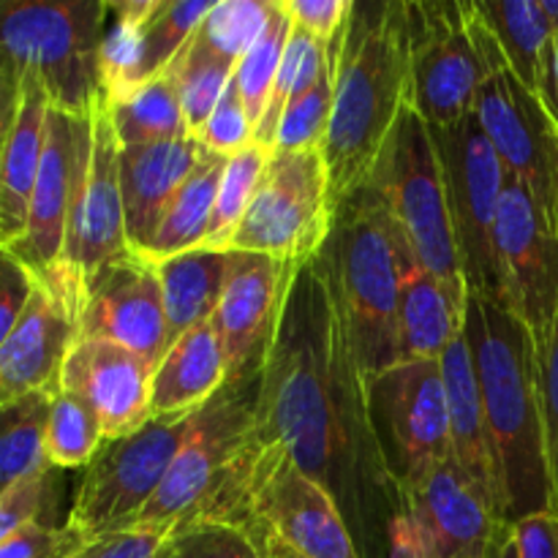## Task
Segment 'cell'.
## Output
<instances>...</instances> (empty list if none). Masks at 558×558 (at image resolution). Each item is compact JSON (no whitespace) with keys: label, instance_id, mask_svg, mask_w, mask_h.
<instances>
[{"label":"cell","instance_id":"obj_9","mask_svg":"<svg viewBox=\"0 0 558 558\" xmlns=\"http://www.w3.org/2000/svg\"><path fill=\"white\" fill-rule=\"evenodd\" d=\"M469 25L483 54L485 76L474 101V118L499 153L507 174L521 180L534 194L537 205L558 232V174H556V140L548 114L539 107L537 96L529 93L512 74L505 52L496 44L494 33L469 3Z\"/></svg>","mask_w":558,"mask_h":558},{"label":"cell","instance_id":"obj_7","mask_svg":"<svg viewBox=\"0 0 558 558\" xmlns=\"http://www.w3.org/2000/svg\"><path fill=\"white\" fill-rule=\"evenodd\" d=\"M232 526L256 545L281 539L303 558H360L336 496L292 461L281 445L256 439L234 501Z\"/></svg>","mask_w":558,"mask_h":558},{"label":"cell","instance_id":"obj_42","mask_svg":"<svg viewBox=\"0 0 558 558\" xmlns=\"http://www.w3.org/2000/svg\"><path fill=\"white\" fill-rule=\"evenodd\" d=\"M156 558H265L245 532L221 523H185L169 532Z\"/></svg>","mask_w":558,"mask_h":558},{"label":"cell","instance_id":"obj_53","mask_svg":"<svg viewBox=\"0 0 558 558\" xmlns=\"http://www.w3.org/2000/svg\"><path fill=\"white\" fill-rule=\"evenodd\" d=\"M537 101L558 134V33H554L550 44L545 47L543 63H539Z\"/></svg>","mask_w":558,"mask_h":558},{"label":"cell","instance_id":"obj_25","mask_svg":"<svg viewBox=\"0 0 558 558\" xmlns=\"http://www.w3.org/2000/svg\"><path fill=\"white\" fill-rule=\"evenodd\" d=\"M227 360L213 319L191 327L169 343L163 357L153 368V417L199 412L227 387Z\"/></svg>","mask_w":558,"mask_h":558},{"label":"cell","instance_id":"obj_11","mask_svg":"<svg viewBox=\"0 0 558 558\" xmlns=\"http://www.w3.org/2000/svg\"><path fill=\"white\" fill-rule=\"evenodd\" d=\"M194 417L196 412L153 417L123 439L104 441L85 466L65 523L85 539L134 526L142 507L161 488Z\"/></svg>","mask_w":558,"mask_h":558},{"label":"cell","instance_id":"obj_35","mask_svg":"<svg viewBox=\"0 0 558 558\" xmlns=\"http://www.w3.org/2000/svg\"><path fill=\"white\" fill-rule=\"evenodd\" d=\"M270 147L254 140L245 150H240L238 156L227 158V169H223L221 185H218L210 227H207L205 243H202L199 248H232L234 232H238L240 221H243L251 202H254V194L256 189H259L267 163H270Z\"/></svg>","mask_w":558,"mask_h":558},{"label":"cell","instance_id":"obj_27","mask_svg":"<svg viewBox=\"0 0 558 558\" xmlns=\"http://www.w3.org/2000/svg\"><path fill=\"white\" fill-rule=\"evenodd\" d=\"M466 303L412 262L403 276L398 305V363L441 360L447 347L463 332Z\"/></svg>","mask_w":558,"mask_h":558},{"label":"cell","instance_id":"obj_32","mask_svg":"<svg viewBox=\"0 0 558 558\" xmlns=\"http://www.w3.org/2000/svg\"><path fill=\"white\" fill-rule=\"evenodd\" d=\"M161 3L163 0H114V3H107V27H104L101 52H98L104 101H120L136 87L142 31L156 16Z\"/></svg>","mask_w":558,"mask_h":558},{"label":"cell","instance_id":"obj_10","mask_svg":"<svg viewBox=\"0 0 558 558\" xmlns=\"http://www.w3.org/2000/svg\"><path fill=\"white\" fill-rule=\"evenodd\" d=\"M90 158L76 189L65 223L63 254L52 276L44 278L76 314H82L87 287L112 262L131 254L125 238V207L120 191V142L104 96L90 109Z\"/></svg>","mask_w":558,"mask_h":558},{"label":"cell","instance_id":"obj_56","mask_svg":"<svg viewBox=\"0 0 558 558\" xmlns=\"http://www.w3.org/2000/svg\"><path fill=\"white\" fill-rule=\"evenodd\" d=\"M539 5H543V14L548 16L554 33H558V0H539Z\"/></svg>","mask_w":558,"mask_h":558},{"label":"cell","instance_id":"obj_58","mask_svg":"<svg viewBox=\"0 0 558 558\" xmlns=\"http://www.w3.org/2000/svg\"><path fill=\"white\" fill-rule=\"evenodd\" d=\"M0 245H5V240H3V234H0Z\"/></svg>","mask_w":558,"mask_h":558},{"label":"cell","instance_id":"obj_8","mask_svg":"<svg viewBox=\"0 0 558 558\" xmlns=\"http://www.w3.org/2000/svg\"><path fill=\"white\" fill-rule=\"evenodd\" d=\"M256 379L259 376L227 381V387L196 412L161 488L142 507L134 526H185L221 494L256 439Z\"/></svg>","mask_w":558,"mask_h":558},{"label":"cell","instance_id":"obj_2","mask_svg":"<svg viewBox=\"0 0 558 558\" xmlns=\"http://www.w3.org/2000/svg\"><path fill=\"white\" fill-rule=\"evenodd\" d=\"M499 472L507 523L554 512L537 347L496 294L469 292L463 325Z\"/></svg>","mask_w":558,"mask_h":558},{"label":"cell","instance_id":"obj_31","mask_svg":"<svg viewBox=\"0 0 558 558\" xmlns=\"http://www.w3.org/2000/svg\"><path fill=\"white\" fill-rule=\"evenodd\" d=\"M114 136L120 147L153 145V142L183 140L189 134L183 107H180L178 80L172 71L142 82L120 101H107Z\"/></svg>","mask_w":558,"mask_h":558},{"label":"cell","instance_id":"obj_40","mask_svg":"<svg viewBox=\"0 0 558 558\" xmlns=\"http://www.w3.org/2000/svg\"><path fill=\"white\" fill-rule=\"evenodd\" d=\"M272 0H216L194 33L196 41L238 65L270 22Z\"/></svg>","mask_w":558,"mask_h":558},{"label":"cell","instance_id":"obj_4","mask_svg":"<svg viewBox=\"0 0 558 558\" xmlns=\"http://www.w3.org/2000/svg\"><path fill=\"white\" fill-rule=\"evenodd\" d=\"M412 262V251L374 185L365 183L336 207L316 265L325 272L365 385L398 363V305Z\"/></svg>","mask_w":558,"mask_h":558},{"label":"cell","instance_id":"obj_13","mask_svg":"<svg viewBox=\"0 0 558 558\" xmlns=\"http://www.w3.org/2000/svg\"><path fill=\"white\" fill-rule=\"evenodd\" d=\"M368 414L390 477L401 490L452 458L450 412L439 360L396 363L368 381Z\"/></svg>","mask_w":558,"mask_h":558},{"label":"cell","instance_id":"obj_3","mask_svg":"<svg viewBox=\"0 0 558 558\" xmlns=\"http://www.w3.org/2000/svg\"><path fill=\"white\" fill-rule=\"evenodd\" d=\"M407 104H412L407 3H354L338 44L332 118L322 145L332 207L368 183Z\"/></svg>","mask_w":558,"mask_h":558},{"label":"cell","instance_id":"obj_30","mask_svg":"<svg viewBox=\"0 0 558 558\" xmlns=\"http://www.w3.org/2000/svg\"><path fill=\"white\" fill-rule=\"evenodd\" d=\"M474 9L494 33L512 74L537 96L539 63L554 38V27L543 14L539 0H474Z\"/></svg>","mask_w":558,"mask_h":558},{"label":"cell","instance_id":"obj_23","mask_svg":"<svg viewBox=\"0 0 558 558\" xmlns=\"http://www.w3.org/2000/svg\"><path fill=\"white\" fill-rule=\"evenodd\" d=\"M205 153L196 136L120 147V191L131 251L142 254L150 245L163 213L196 172Z\"/></svg>","mask_w":558,"mask_h":558},{"label":"cell","instance_id":"obj_29","mask_svg":"<svg viewBox=\"0 0 558 558\" xmlns=\"http://www.w3.org/2000/svg\"><path fill=\"white\" fill-rule=\"evenodd\" d=\"M223 169H227V158L205 153L196 172L185 180L172 205L167 207L150 245L142 251V256H147L150 262H161L169 256L185 254L191 248H199L205 243Z\"/></svg>","mask_w":558,"mask_h":558},{"label":"cell","instance_id":"obj_36","mask_svg":"<svg viewBox=\"0 0 558 558\" xmlns=\"http://www.w3.org/2000/svg\"><path fill=\"white\" fill-rule=\"evenodd\" d=\"M169 71H172L174 80H178L180 107H183L189 134L196 136L202 125L207 123V118L213 114V109L218 107V101H221V96L227 93V87L232 85L234 63H229L221 54L202 47V44L191 36V41L185 44L183 52L174 58Z\"/></svg>","mask_w":558,"mask_h":558},{"label":"cell","instance_id":"obj_38","mask_svg":"<svg viewBox=\"0 0 558 558\" xmlns=\"http://www.w3.org/2000/svg\"><path fill=\"white\" fill-rule=\"evenodd\" d=\"M104 428L82 398L60 390L52 398L44 430V458L52 469H82L104 445Z\"/></svg>","mask_w":558,"mask_h":558},{"label":"cell","instance_id":"obj_15","mask_svg":"<svg viewBox=\"0 0 558 558\" xmlns=\"http://www.w3.org/2000/svg\"><path fill=\"white\" fill-rule=\"evenodd\" d=\"M430 136L445 172L447 202L469 292L499 298L494 270V221L507 183L505 163L480 129L474 112L456 125L430 129Z\"/></svg>","mask_w":558,"mask_h":558},{"label":"cell","instance_id":"obj_54","mask_svg":"<svg viewBox=\"0 0 558 558\" xmlns=\"http://www.w3.org/2000/svg\"><path fill=\"white\" fill-rule=\"evenodd\" d=\"M485 558H521L518 556V543H515V534H512V523H507L501 529V534L496 537V543L490 545L488 556Z\"/></svg>","mask_w":558,"mask_h":558},{"label":"cell","instance_id":"obj_6","mask_svg":"<svg viewBox=\"0 0 558 558\" xmlns=\"http://www.w3.org/2000/svg\"><path fill=\"white\" fill-rule=\"evenodd\" d=\"M107 14L104 0H0V52L41 80L52 107L90 114Z\"/></svg>","mask_w":558,"mask_h":558},{"label":"cell","instance_id":"obj_14","mask_svg":"<svg viewBox=\"0 0 558 558\" xmlns=\"http://www.w3.org/2000/svg\"><path fill=\"white\" fill-rule=\"evenodd\" d=\"M499 298L543 349L558 314V232L532 191L507 174L494 221Z\"/></svg>","mask_w":558,"mask_h":558},{"label":"cell","instance_id":"obj_45","mask_svg":"<svg viewBox=\"0 0 558 558\" xmlns=\"http://www.w3.org/2000/svg\"><path fill=\"white\" fill-rule=\"evenodd\" d=\"M172 529L129 526L82 539L60 558H156Z\"/></svg>","mask_w":558,"mask_h":558},{"label":"cell","instance_id":"obj_5","mask_svg":"<svg viewBox=\"0 0 558 558\" xmlns=\"http://www.w3.org/2000/svg\"><path fill=\"white\" fill-rule=\"evenodd\" d=\"M368 185L387 205L414 262L466 303L469 283L452 229L445 172L428 123L412 104L398 118Z\"/></svg>","mask_w":558,"mask_h":558},{"label":"cell","instance_id":"obj_18","mask_svg":"<svg viewBox=\"0 0 558 558\" xmlns=\"http://www.w3.org/2000/svg\"><path fill=\"white\" fill-rule=\"evenodd\" d=\"M80 338L123 347L156 368L172 338L158 270L147 256L131 251L93 278L80 314Z\"/></svg>","mask_w":558,"mask_h":558},{"label":"cell","instance_id":"obj_51","mask_svg":"<svg viewBox=\"0 0 558 558\" xmlns=\"http://www.w3.org/2000/svg\"><path fill=\"white\" fill-rule=\"evenodd\" d=\"M22 80H25V74H22L20 65L0 52V156H3L5 142L14 131L16 118H20Z\"/></svg>","mask_w":558,"mask_h":558},{"label":"cell","instance_id":"obj_33","mask_svg":"<svg viewBox=\"0 0 558 558\" xmlns=\"http://www.w3.org/2000/svg\"><path fill=\"white\" fill-rule=\"evenodd\" d=\"M52 398L49 392H36L0 407V496L22 480L52 469L44 458V430Z\"/></svg>","mask_w":558,"mask_h":558},{"label":"cell","instance_id":"obj_50","mask_svg":"<svg viewBox=\"0 0 558 558\" xmlns=\"http://www.w3.org/2000/svg\"><path fill=\"white\" fill-rule=\"evenodd\" d=\"M521 558H558V515L539 512L512 523Z\"/></svg>","mask_w":558,"mask_h":558},{"label":"cell","instance_id":"obj_24","mask_svg":"<svg viewBox=\"0 0 558 558\" xmlns=\"http://www.w3.org/2000/svg\"><path fill=\"white\" fill-rule=\"evenodd\" d=\"M439 365L445 376L447 412H450L452 461L477 483V488L494 501L499 515L505 518V499H501L494 445H490L488 420H485L483 392H480L472 352L463 332L447 347Z\"/></svg>","mask_w":558,"mask_h":558},{"label":"cell","instance_id":"obj_55","mask_svg":"<svg viewBox=\"0 0 558 558\" xmlns=\"http://www.w3.org/2000/svg\"><path fill=\"white\" fill-rule=\"evenodd\" d=\"M262 554H265V558H303L298 550H292L289 545H283L281 539L276 537H267L265 543H262Z\"/></svg>","mask_w":558,"mask_h":558},{"label":"cell","instance_id":"obj_20","mask_svg":"<svg viewBox=\"0 0 558 558\" xmlns=\"http://www.w3.org/2000/svg\"><path fill=\"white\" fill-rule=\"evenodd\" d=\"M428 558H485L507 526L494 501L456 461L436 463L401 490V507Z\"/></svg>","mask_w":558,"mask_h":558},{"label":"cell","instance_id":"obj_21","mask_svg":"<svg viewBox=\"0 0 558 558\" xmlns=\"http://www.w3.org/2000/svg\"><path fill=\"white\" fill-rule=\"evenodd\" d=\"M153 365L96 338H80L69 352L60 390L82 398L96 412L104 439H123L153 420Z\"/></svg>","mask_w":558,"mask_h":558},{"label":"cell","instance_id":"obj_17","mask_svg":"<svg viewBox=\"0 0 558 558\" xmlns=\"http://www.w3.org/2000/svg\"><path fill=\"white\" fill-rule=\"evenodd\" d=\"M90 114H71L49 107L47 140L27 207L25 232L9 245L36 272L38 281L52 276L63 254L65 223L90 158Z\"/></svg>","mask_w":558,"mask_h":558},{"label":"cell","instance_id":"obj_49","mask_svg":"<svg viewBox=\"0 0 558 558\" xmlns=\"http://www.w3.org/2000/svg\"><path fill=\"white\" fill-rule=\"evenodd\" d=\"M281 3L292 25L303 27L316 41L330 47L347 31L354 0H281Z\"/></svg>","mask_w":558,"mask_h":558},{"label":"cell","instance_id":"obj_46","mask_svg":"<svg viewBox=\"0 0 558 558\" xmlns=\"http://www.w3.org/2000/svg\"><path fill=\"white\" fill-rule=\"evenodd\" d=\"M537 371H539V403H543L545 423V447H548V469L550 485H554V512L558 515V314L554 322V332L537 349Z\"/></svg>","mask_w":558,"mask_h":558},{"label":"cell","instance_id":"obj_48","mask_svg":"<svg viewBox=\"0 0 558 558\" xmlns=\"http://www.w3.org/2000/svg\"><path fill=\"white\" fill-rule=\"evenodd\" d=\"M38 278L9 245H0V347L20 322Z\"/></svg>","mask_w":558,"mask_h":558},{"label":"cell","instance_id":"obj_1","mask_svg":"<svg viewBox=\"0 0 558 558\" xmlns=\"http://www.w3.org/2000/svg\"><path fill=\"white\" fill-rule=\"evenodd\" d=\"M256 439L281 445L319 480L349 529L363 526L381 499L398 496L374 423L368 385L352 357L325 272L298 267L256 379Z\"/></svg>","mask_w":558,"mask_h":558},{"label":"cell","instance_id":"obj_16","mask_svg":"<svg viewBox=\"0 0 558 558\" xmlns=\"http://www.w3.org/2000/svg\"><path fill=\"white\" fill-rule=\"evenodd\" d=\"M412 107L430 129L474 112L485 65L469 25V3H407Z\"/></svg>","mask_w":558,"mask_h":558},{"label":"cell","instance_id":"obj_37","mask_svg":"<svg viewBox=\"0 0 558 558\" xmlns=\"http://www.w3.org/2000/svg\"><path fill=\"white\" fill-rule=\"evenodd\" d=\"M289 33H292V20L283 11L281 0H272L270 22H267L265 33L245 52V58L234 65V85H238L240 98H243L245 112H248L251 125H254V134L259 129L262 118H265L267 107H270L272 87H276V76L278 69H281Z\"/></svg>","mask_w":558,"mask_h":558},{"label":"cell","instance_id":"obj_57","mask_svg":"<svg viewBox=\"0 0 558 558\" xmlns=\"http://www.w3.org/2000/svg\"><path fill=\"white\" fill-rule=\"evenodd\" d=\"M556 174H558V140H556Z\"/></svg>","mask_w":558,"mask_h":558},{"label":"cell","instance_id":"obj_28","mask_svg":"<svg viewBox=\"0 0 558 558\" xmlns=\"http://www.w3.org/2000/svg\"><path fill=\"white\" fill-rule=\"evenodd\" d=\"M158 270L167 311L169 338H180L191 327L216 316L229 272V251L191 248L185 254L153 262Z\"/></svg>","mask_w":558,"mask_h":558},{"label":"cell","instance_id":"obj_12","mask_svg":"<svg viewBox=\"0 0 558 558\" xmlns=\"http://www.w3.org/2000/svg\"><path fill=\"white\" fill-rule=\"evenodd\" d=\"M332 216L325 153H272L229 251L276 256L298 270L316 259L330 234Z\"/></svg>","mask_w":558,"mask_h":558},{"label":"cell","instance_id":"obj_22","mask_svg":"<svg viewBox=\"0 0 558 558\" xmlns=\"http://www.w3.org/2000/svg\"><path fill=\"white\" fill-rule=\"evenodd\" d=\"M80 341V314L38 281L20 322L0 347V407L36 392H60V376Z\"/></svg>","mask_w":558,"mask_h":558},{"label":"cell","instance_id":"obj_39","mask_svg":"<svg viewBox=\"0 0 558 558\" xmlns=\"http://www.w3.org/2000/svg\"><path fill=\"white\" fill-rule=\"evenodd\" d=\"M216 3L210 0H183V3H169L163 0L150 22L142 31V54L140 71H136V87L153 76L163 74L174 63L185 44L191 41L205 16Z\"/></svg>","mask_w":558,"mask_h":558},{"label":"cell","instance_id":"obj_19","mask_svg":"<svg viewBox=\"0 0 558 558\" xmlns=\"http://www.w3.org/2000/svg\"><path fill=\"white\" fill-rule=\"evenodd\" d=\"M292 276V267L278 262L276 256L229 251L227 283L213 316L229 381L259 376Z\"/></svg>","mask_w":558,"mask_h":558},{"label":"cell","instance_id":"obj_43","mask_svg":"<svg viewBox=\"0 0 558 558\" xmlns=\"http://www.w3.org/2000/svg\"><path fill=\"white\" fill-rule=\"evenodd\" d=\"M196 140H199V145L207 153H216V156L223 158L238 156L240 150H245L254 142V125H251L248 112H245V104L240 98L238 85H234V76L232 85L227 87V93L218 101V107L213 109L207 123L199 129Z\"/></svg>","mask_w":558,"mask_h":558},{"label":"cell","instance_id":"obj_47","mask_svg":"<svg viewBox=\"0 0 558 558\" xmlns=\"http://www.w3.org/2000/svg\"><path fill=\"white\" fill-rule=\"evenodd\" d=\"M82 539L69 523L54 526L49 521H33L0 543V558H60Z\"/></svg>","mask_w":558,"mask_h":558},{"label":"cell","instance_id":"obj_41","mask_svg":"<svg viewBox=\"0 0 558 558\" xmlns=\"http://www.w3.org/2000/svg\"><path fill=\"white\" fill-rule=\"evenodd\" d=\"M332 93H336V65L327 69L308 93L294 98L283 109L272 136V153L322 150L332 118Z\"/></svg>","mask_w":558,"mask_h":558},{"label":"cell","instance_id":"obj_26","mask_svg":"<svg viewBox=\"0 0 558 558\" xmlns=\"http://www.w3.org/2000/svg\"><path fill=\"white\" fill-rule=\"evenodd\" d=\"M22 74L25 80H22L20 118L0 156V234L5 245L16 243L25 232L27 207H31L33 185H36L44 156V140H47V114L52 107L41 80L31 71H22Z\"/></svg>","mask_w":558,"mask_h":558},{"label":"cell","instance_id":"obj_52","mask_svg":"<svg viewBox=\"0 0 558 558\" xmlns=\"http://www.w3.org/2000/svg\"><path fill=\"white\" fill-rule=\"evenodd\" d=\"M387 558H428L417 529L403 510L387 518Z\"/></svg>","mask_w":558,"mask_h":558},{"label":"cell","instance_id":"obj_44","mask_svg":"<svg viewBox=\"0 0 558 558\" xmlns=\"http://www.w3.org/2000/svg\"><path fill=\"white\" fill-rule=\"evenodd\" d=\"M52 472L54 469L33 474V477L22 480L20 485H14V488L0 496V543L9 539L14 532H20L22 526H27V523L47 521L44 515L52 505L54 490Z\"/></svg>","mask_w":558,"mask_h":558},{"label":"cell","instance_id":"obj_34","mask_svg":"<svg viewBox=\"0 0 558 558\" xmlns=\"http://www.w3.org/2000/svg\"><path fill=\"white\" fill-rule=\"evenodd\" d=\"M341 38L327 47V44L316 41L311 33H305L303 27L292 25L287 49H283L281 69H278V76H276V87H272L270 107H267L265 118H262L259 129H256L254 134L256 142H262V145H267L272 150V136H276L278 120H281L283 109H287L294 98L308 93L311 87L319 82V76L325 74L327 69L336 65L338 44H341Z\"/></svg>","mask_w":558,"mask_h":558}]
</instances>
